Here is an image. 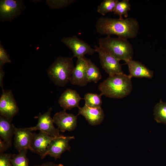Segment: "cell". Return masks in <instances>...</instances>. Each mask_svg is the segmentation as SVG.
Returning <instances> with one entry per match:
<instances>
[{
	"mask_svg": "<svg viewBox=\"0 0 166 166\" xmlns=\"http://www.w3.org/2000/svg\"><path fill=\"white\" fill-rule=\"evenodd\" d=\"M34 133L26 128H17L15 127L14 145L18 151L23 149H31V144Z\"/></svg>",
	"mask_w": 166,
	"mask_h": 166,
	"instance_id": "5bb4252c",
	"label": "cell"
},
{
	"mask_svg": "<svg viewBox=\"0 0 166 166\" xmlns=\"http://www.w3.org/2000/svg\"><path fill=\"white\" fill-rule=\"evenodd\" d=\"M132 77L124 73L109 77L101 83L98 88L102 95L121 99L129 95L132 90Z\"/></svg>",
	"mask_w": 166,
	"mask_h": 166,
	"instance_id": "7a4b0ae2",
	"label": "cell"
},
{
	"mask_svg": "<svg viewBox=\"0 0 166 166\" xmlns=\"http://www.w3.org/2000/svg\"><path fill=\"white\" fill-rule=\"evenodd\" d=\"M52 109V108L50 107L43 114L40 113L37 117L38 122L36 125L26 128L27 129L31 132L39 130L53 137H59L62 136L60 134L59 129L55 128L54 126L53 119L51 117Z\"/></svg>",
	"mask_w": 166,
	"mask_h": 166,
	"instance_id": "ba28073f",
	"label": "cell"
},
{
	"mask_svg": "<svg viewBox=\"0 0 166 166\" xmlns=\"http://www.w3.org/2000/svg\"><path fill=\"white\" fill-rule=\"evenodd\" d=\"M34 166H64L61 164H56L52 162H47L40 165H34Z\"/></svg>",
	"mask_w": 166,
	"mask_h": 166,
	"instance_id": "f546056e",
	"label": "cell"
},
{
	"mask_svg": "<svg viewBox=\"0 0 166 166\" xmlns=\"http://www.w3.org/2000/svg\"><path fill=\"white\" fill-rule=\"evenodd\" d=\"M102 95L101 93L99 94L91 93H86L83 98L85 101V104L91 108L101 107Z\"/></svg>",
	"mask_w": 166,
	"mask_h": 166,
	"instance_id": "7402d4cb",
	"label": "cell"
},
{
	"mask_svg": "<svg viewBox=\"0 0 166 166\" xmlns=\"http://www.w3.org/2000/svg\"><path fill=\"white\" fill-rule=\"evenodd\" d=\"M10 147L5 142L0 138V153H3Z\"/></svg>",
	"mask_w": 166,
	"mask_h": 166,
	"instance_id": "83f0119b",
	"label": "cell"
},
{
	"mask_svg": "<svg viewBox=\"0 0 166 166\" xmlns=\"http://www.w3.org/2000/svg\"><path fill=\"white\" fill-rule=\"evenodd\" d=\"M74 67L73 57L60 56L49 66L47 73L55 85L62 87L70 81Z\"/></svg>",
	"mask_w": 166,
	"mask_h": 166,
	"instance_id": "277c9868",
	"label": "cell"
},
{
	"mask_svg": "<svg viewBox=\"0 0 166 166\" xmlns=\"http://www.w3.org/2000/svg\"><path fill=\"white\" fill-rule=\"evenodd\" d=\"M118 0H104L98 6L97 12L103 16L109 12H113Z\"/></svg>",
	"mask_w": 166,
	"mask_h": 166,
	"instance_id": "cb8c5ba5",
	"label": "cell"
},
{
	"mask_svg": "<svg viewBox=\"0 0 166 166\" xmlns=\"http://www.w3.org/2000/svg\"><path fill=\"white\" fill-rule=\"evenodd\" d=\"M26 7L22 0H1L0 21H11L20 15Z\"/></svg>",
	"mask_w": 166,
	"mask_h": 166,
	"instance_id": "5b68a950",
	"label": "cell"
},
{
	"mask_svg": "<svg viewBox=\"0 0 166 166\" xmlns=\"http://www.w3.org/2000/svg\"><path fill=\"white\" fill-rule=\"evenodd\" d=\"M153 111L154 119L156 122L166 125V102L160 100L155 106Z\"/></svg>",
	"mask_w": 166,
	"mask_h": 166,
	"instance_id": "d6986e66",
	"label": "cell"
},
{
	"mask_svg": "<svg viewBox=\"0 0 166 166\" xmlns=\"http://www.w3.org/2000/svg\"><path fill=\"white\" fill-rule=\"evenodd\" d=\"M131 5L128 0H122L118 1L113 12L114 14L119 16V18L123 19V15L126 18L128 15V12L131 10Z\"/></svg>",
	"mask_w": 166,
	"mask_h": 166,
	"instance_id": "44dd1931",
	"label": "cell"
},
{
	"mask_svg": "<svg viewBox=\"0 0 166 166\" xmlns=\"http://www.w3.org/2000/svg\"><path fill=\"white\" fill-rule=\"evenodd\" d=\"M87 76L89 83L93 81L96 83L101 78V75L98 68L89 59Z\"/></svg>",
	"mask_w": 166,
	"mask_h": 166,
	"instance_id": "ffe728a7",
	"label": "cell"
},
{
	"mask_svg": "<svg viewBox=\"0 0 166 166\" xmlns=\"http://www.w3.org/2000/svg\"><path fill=\"white\" fill-rule=\"evenodd\" d=\"M129 72V75L132 78L145 77L151 79L153 76V72L147 68L141 62L131 59L126 62Z\"/></svg>",
	"mask_w": 166,
	"mask_h": 166,
	"instance_id": "e0dca14e",
	"label": "cell"
},
{
	"mask_svg": "<svg viewBox=\"0 0 166 166\" xmlns=\"http://www.w3.org/2000/svg\"><path fill=\"white\" fill-rule=\"evenodd\" d=\"M82 99L76 90L68 88L61 94L58 102L63 110H70L75 107L78 108L79 102Z\"/></svg>",
	"mask_w": 166,
	"mask_h": 166,
	"instance_id": "2e32d148",
	"label": "cell"
},
{
	"mask_svg": "<svg viewBox=\"0 0 166 166\" xmlns=\"http://www.w3.org/2000/svg\"><path fill=\"white\" fill-rule=\"evenodd\" d=\"M89 60L85 56L77 58L69 81L72 84L83 87L89 83L87 76Z\"/></svg>",
	"mask_w": 166,
	"mask_h": 166,
	"instance_id": "30bf717a",
	"label": "cell"
},
{
	"mask_svg": "<svg viewBox=\"0 0 166 166\" xmlns=\"http://www.w3.org/2000/svg\"><path fill=\"white\" fill-rule=\"evenodd\" d=\"M99 46L120 61L125 62L132 59L133 49L128 39L118 37L113 38L107 36L98 40Z\"/></svg>",
	"mask_w": 166,
	"mask_h": 166,
	"instance_id": "3957f363",
	"label": "cell"
},
{
	"mask_svg": "<svg viewBox=\"0 0 166 166\" xmlns=\"http://www.w3.org/2000/svg\"><path fill=\"white\" fill-rule=\"evenodd\" d=\"M75 1L74 0H47L46 2L52 9H57L66 7Z\"/></svg>",
	"mask_w": 166,
	"mask_h": 166,
	"instance_id": "d4e9b609",
	"label": "cell"
},
{
	"mask_svg": "<svg viewBox=\"0 0 166 166\" xmlns=\"http://www.w3.org/2000/svg\"><path fill=\"white\" fill-rule=\"evenodd\" d=\"M77 116L67 113L63 110L54 114L53 117L54 123L62 132L74 130L77 126Z\"/></svg>",
	"mask_w": 166,
	"mask_h": 166,
	"instance_id": "7c38bea8",
	"label": "cell"
},
{
	"mask_svg": "<svg viewBox=\"0 0 166 166\" xmlns=\"http://www.w3.org/2000/svg\"><path fill=\"white\" fill-rule=\"evenodd\" d=\"M11 60L6 51L0 41V64L4 65L5 63H10Z\"/></svg>",
	"mask_w": 166,
	"mask_h": 166,
	"instance_id": "484cf974",
	"label": "cell"
},
{
	"mask_svg": "<svg viewBox=\"0 0 166 166\" xmlns=\"http://www.w3.org/2000/svg\"><path fill=\"white\" fill-rule=\"evenodd\" d=\"M4 65L0 64V86L2 89V90L3 89V80L4 76L5 73L3 69V66Z\"/></svg>",
	"mask_w": 166,
	"mask_h": 166,
	"instance_id": "f1b7e54d",
	"label": "cell"
},
{
	"mask_svg": "<svg viewBox=\"0 0 166 166\" xmlns=\"http://www.w3.org/2000/svg\"><path fill=\"white\" fill-rule=\"evenodd\" d=\"M97 33L102 35H115L128 39L136 38L139 29L138 21L134 18L125 19L101 17L97 21Z\"/></svg>",
	"mask_w": 166,
	"mask_h": 166,
	"instance_id": "6da1fadb",
	"label": "cell"
},
{
	"mask_svg": "<svg viewBox=\"0 0 166 166\" xmlns=\"http://www.w3.org/2000/svg\"><path fill=\"white\" fill-rule=\"evenodd\" d=\"M78 108L77 115L83 116L88 121L89 124L92 125H96L101 124L105 117L104 111L101 107L91 108L84 105Z\"/></svg>",
	"mask_w": 166,
	"mask_h": 166,
	"instance_id": "9a60e30c",
	"label": "cell"
},
{
	"mask_svg": "<svg viewBox=\"0 0 166 166\" xmlns=\"http://www.w3.org/2000/svg\"><path fill=\"white\" fill-rule=\"evenodd\" d=\"M74 138L73 136H65L62 135L54 139L48 146L45 156L49 155L55 160L60 158L63 153L70 149L71 147L69 142Z\"/></svg>",
	"mask_w": 166,
	"mask_h": 166,
	"instance_id": "8fae6325",
	"label": "cell"
},
{
	"mask_svg": "<svg viewBox=\"0 0 166 166\" xmlns=\"http://www.w3.org/2000/svg\"><path fill=\"white\" fill-rule=\"evenodd\" d=\"M12 155L11 154L0 153V166H13L11 162Z\"/></svg>",
	"mask_w": 166,
	"mask_h": 166,
	"instance_id": "4316f807",
	"label": "cell"
},
{
	"mask_svg": "<svg viewBox=\"0 0 166 166\" xmlns=\"http://www.w3.org/2000/svg\"><path fill=\"white\" fill-rule=\"evenodd\" d=\"M18 154L12 155L11 162L13 166H29V162L26 156L27 149L18 151Z\"/></svg>",
	"mask_w": 166,
	"mask_h": 166,
	"instance_id": "603a6c76",
	"label": "cell"
},
{
	"mask_svg": "<svg viewBox=\"0 0 166 166\" xmlns=\"http://www.w3.org/2000/svg\"><path fill=\"white\" fill-rule=\"evenodd\" d=\"M15 127L11 121L0 116V138L10 147L12 145V138L14 134Z\"/></svg>",
	"mask_w": 166,
	"mask_h": 166,
	"instance_id": "ac0fdd59",
	"label": "cell"
},
{
	"mask_svg": "<svg viewBox=\"0 0 166 166\" xmlns=\"http://www.w3.org/2000/svg\"><path fill=\"white\" fill-rule=\"evenodd\" d=\"M19 109L12 91L3 90L0 98V114L11 121L18 112Z\"/></svg>",
	"mask_w": 166,
	"mask_h": 166,
	"instance_id": "9c48e42d",
	"label": "cell"
},
{
	"mask_svg": "<svg viewBox=\"0 0 166 166\" xmlns=\"http://www.w3.org/2000/svg\"><path fill=\"white\" fill-rule=\"evenodd\" d=\"M61 41L71 50L73 53V58H78L84 57L85 54L92 55L96 52L95 48H93L88 43L76 36L64 37Z\"/></svg>",
	"mask_w": 166,
	"mask_h": 166,
	"instance_id": "52a82bcc",
	"label": "cell"
},
{
	"mask_svg": "<svg viewBox=\"0 0 166 166\" xmlns=\"http://www.w3.org/2000/svg\"><path fill=\"white\" fill-rule=\"evenodd\" d=\"M102 68L109 76L123 73L120 60L99 46H94Z\"/></svg>",
	"mask_w": 166,
	"mask_h": 166,
	"instance_id": "8992f818",
	"label": "cell"
},
{
	"mask_svg": "<svg viewBox=\"0 0 166 166\" xmlns=\"http://www.w3.org/2000/svg\"><path fill=\"white\" fill-rule=\"evenodd\" d=\"M57 137L50 136L41 131L38 134L34 133L30 151L39 155L41 159H43L45 157V154L49 145L52 140Z\"/></svg>",
	"mask_w": 166,
	"mask_h": 166,
	"instance_id": "4fadbf2b",
	"label": "cell"
}]
</instances>
